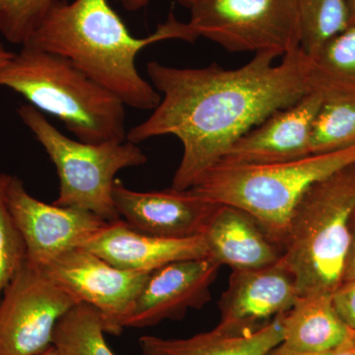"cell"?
Wrapping results in <instances>:
<instances>
[{"mask_svg":"<svg viewBox=\"0 0 355 355\" xmlns=\"http://www.w3.org/2000/svg\"><path fill=\"white\" fill-rule=\"evenodd\" d=\"M277 58L256 53L235 69L216 62L202 69L148 62L147 74L164 98L147 120L128 132L127 139L137 144L162 135L176 137L184 151L172 187L193 188L245 133L312 91L302 48L279 64L273 62Z\"/></svg>","mask_w":355,"mask_h":355,"instance_id":"1","label":"cell"},{"mask_svg":"<svg viewBox=\"0 0 355 355\" xmlns=\"http://www.w3.org/2000/svg\"><path fill=\"white\" fill-rule=\"evenodd\" d=\"M350 244L343 282L355 280V210L350 218ZM342 282V284H343Z\"/></svg>","mask_w":355,"mask_h":355,"instance_id":"26","label":"cell"},{"mask_svg":"<svg viewBox=\"0 0 355 355\" xmlns=\"http://www.w3.org/2000/svg\"><path fill=\"white\" fill-rule=\"evenodd\" d=\"M105 334L99 312L92 306L77 303L55 326L53 347L58 355H116Z\"/></svg>","mask_w":355,"mask_h":355,"instance_id":"21","label":"cell"},{"mask_svg":"<svg viewBox=\"0 0 355 355\" xmlns=\"http://www.w3.org/2000/svg\"><path fill=\"white\" fill-rule=\"evenodd\" d=\"M11 175L0 172V300L3 292L27 259L19 229L6 202V190Z\"/></svg>","mask_w":355,"mask_h":355,"instance_id":"24","label":"cell"},{"mask_svg":"<svg viewBox=\"0 0 355 355\" xmlns=\"http://www.w3.org/2000/svg\"><path fill=\"white\" fill-rule=\"evenodd\" d=\"M302 42L301 48L308 55L349 26L343 0H297Z\"/></svg>","mask_w":355,"mask_h":355,"instance_id":"22","label":"cell"},{"mask_svg":"<svg viewBox=\"0 0 355 355\" xmlns=\"http://www.w3.org/2000/svg\"><path fill=\"white\" fill-rule=\"evenodd\" d=\"M220 263L212 258L174 261L153 270L135 300L125 328H147L166 320L183 319L211 298Z\"/></svg>","mask_w":355,"mask_h":355,"instance_id":"11","label":"cell"},{"mask_svg":"<svg viewBox=\"0 0 355 355\" xmlns=\"http://www.w3.org/2000/svg\"><path fill=\"white\" fill-rule=\"evenodd\" d=\"M355 210V163L318 182L296 205L280 263L299 296L331 295L342 284Z\"/></svg>","mask_w":355,"mask_h":355,"instance_id":"4","label":"cell"},{"mask_svg":"<svg viewBox=\"0 0 355 355\" xmlns=\"http://www.w3.org/2000/svg\"><path fill=\"white\" fill-rule=\"evenodd\" d=\"M299 294L291 273L280 263L233 270L218 302L220 323L258 326L291 310Z\"/></svg>","mask_w":355,"mask_h":355,"instance_id":"14","label":"cell"},{"mask_svg":"<svg viewBox=\"0 0 355 355\" xmlns=\"http://www.w3.org/2000/svg\"><path fill=\"white\" fill-rule=\"evenodd\" d=\"M347 9L349 25H355V0H343Z\"/></svg>","mask_w":355,"mask_h":355,"instance_id":"30","label":"cell"},{"mask_svg":"<svg viewBox=\"0 0 355 355\" xmlns=\"http://www.w3.org/2000/svg\"><path fill=\"white\" fill-rule=\"evenodd\" d=\"M58 0H0V33L11 44L25 46Z\"/></svg>","mask_w":355,"mask_h":355,"instance_id":"23","label":"cell"},{"mask_svg":"<svg viewBox=\"0 0 355 355\" xmlns=\"http://www.w3.org/2000/svg\"><path fill=\"white\" fill-rule=\"evenodd\" d=\"M17 112L57 168L60 191L53 205L87 210L109 223L120 220L113 198L116 175L146 164L148 158L141 148L128 139L103 144L71 139L32 105H22Z\"/></svg>","mask_w":355,"mask_h":355,"instance_id":"6","label":"cell"},{"mask_svg":"<svg viewBox=\"0 0 355 355\" xmlns=\"http://www.w3.org/2000/svg\"><path fill=\"white\" fill-rule=\"evenodd\" d=\"M40 268L77 302L95 308L101 315L105 333L113 336L125 329L135 300L153 272L121 270L83 248L67 252Z\"/></svg>","mask_w":355,"mask_h":355,"instance_id":"9","label":"cell"},{"mask_svg":"<svg viewBox=\"0 0 355 355\" xmlns=\"http://www.w3.org/2000/svg\"><path fill=\"white\" fill-rule=\"evenodd\" d=\"M266 355H355V350L349 347L347 343L342 345V347H338V349L318 352H291V350L284 349V347L279 345L275 349L270 350Z\"/></svg>","mask_w":355,"mask_h":355,"instance_id":"27","label":"cell"},{"mask_svg":"<svg viewBox=\"0 0 355 355\" xmlns=\"http://www.w3.org/2000/svg\"><path fill=\"white\" fill-rule=\"evenodd\" d=\"M282 315L258 326L219 322L212 330L186 338L144 336L140 355H266L282 343Z\"/></svg>","mask_w":355,"mask_h":355,"instance_id":"16","label":"cell"},{"mask_svg":"<svg viewBox=\"0 0 355 355\" xmlns=\"http://www.w3.org/2000/svg\"><path fill=\"white\" fill-rule=\"evenodd\" d=\"M116 211L130 227L144 234L166 239H184L202 235L205 224L219 203L193 190L171 188L137 191L121 180L114 184Z\"/></svg>","mask_w":355,"mask_h":355,"instance_id":"12","label":"cell"},{"mask_svg":"<svg viewBox=\"0 0 355 355\" xmlns=\"http://www.w3.org/2000/svg\"><path fill=\"white\" fill-rule=\"evenodd\" d=\"M331 302L338 316L349 329H355V280L343 282L331 294Z\"/></svg>","mask_w":355,"mask_h":355,"instance_id":"25","label":"cell"},{"mask_svg":"<svg viewBox=\"0 0 355 355\" xmlns=\"http://www.w3.org/2000/svg\"><path fill=\"white\" fill-rule=\"evenodd\" d=\"M15 53H12V51L6 50V46H3V44L0 42V69L6 67L9 62L14 58Z\"/></svg>","mask_w":355,"mask_h":355,"instance_id":"29","label":"cell"},{"mask_svg":"<svg viewBox=\"0 0 355 355\" xmlns=\"http://www.w3.org/2000/svg\"><path fill=\"white\" fill-rule=\"evenodd\" d=\"M189 24L231 53L284 57L301 48L297 0H193Z\"/></svg>","mask_w":355,"mask_h":355,"instance_id":"7","label":"cell"},{"mask_svg":"<svg viewBox=\"0 0 355 355\" xmlns=\"http://www.w3.org/2000/svg\"><path fill=\"white\" fill-rule=\"evenodd\" d=\"M77 303L26 259L0 300V355H38L50 349L58 321Z\"/></svg>","mask_w":355,"mask_h":355,"instance_id":"8","label":"cell"},{"mask_svg":"<svg viewBox=\"0 0 355 355\" xmlns=\"http://www.w3.org/2000/svg\"><path fill=\"white\" fill-rule=\"evenodd\" d=\"M202 236L210 258L232 270L272 266L282 257L253 217L232 205H217Z\"/></svg>","mask_w":355,"mask_h":355,"instance_id":"17","label":"cell"},{"mask_svg":"<svg viewBox=\"0 0 355 355\" xmlns=\"http://www.w3.org/2000/svg\"><path fill=\"white\" fill-rule=\"evenodd\" d=\"M114 1L119 2L125 10L133 12V11L140 10V9L144 8V7L148 6L151 0H114ZM177 1L180 2L182 6L188 7L189 8L193 0H177Z\"/></svg>","mask_w":355,"mask_h":355,"instance_id":"28","label":"cell"},{"mask_svg":"<svg viewBox=\"0 0 355 355\" xmlns=\"http://www.w3.org/2000/svg\"><path fill=\"white\" fill-rule=\"evenodd\" d=\"M38 355H58L57 350H55V347H51L48 350H46V352H42V354H40Z\"/></svg>","mask_w":355,"mask_h":355,"instance_id":"32","label":"cell"},{"mask_svg":"<svg viewBox=\"0 0 355 355\" xmlns=\"http://www.w3.org/2000/svg\"><path fill=\"white\" fill-rule=\"evenodd\" d=\"M322 100L320 91H311L295 104L270 114L240 137L219 162L270 165L311 155V135Z\"/></svg>","mask_w":355,"mask_h":355,"instance_id":"13","label":"cell"},{"mask_svg":"<svg viewBox=\"0 0 355 355\" xmlns=\"http://www.w3.org/2000/svg\"><path fill=\"white\" fill-rule=\"evenodd\" d=\"M6 202L24 239L27 261L35 266L49 265L67 252L83 248L109 223L87 210L37 200L17 177L10 178Z\"/></svg>","mask_w":355,"mask_h":355,"instance_id":"10","label":"cell"},{"mask_svg":"<svg viewBox=\"0 0 355 355\" xmlns=\"http://www.w3.org/2000/svg\"><path fill=\"white\" fill-rule=\"evenodd\" d=\"M116 268L151 272L174 261L210 258L202 235L166 239L144 234L123 219L107 224L83 247Z\"/></svg>","mask_w":355,"mask_h":355,"instance_id":"15","label":"cell"},{"mask_svg":"<svg viewBox=\"0 0 355 355\" xmlns=\"http://www.w3.org/2000/svg\"><path fill=\"white\" fill-rule=\"evenodd\" d=\"M355 163V146L270 165L218 162L193 190L210 202L244 210L282 251L289 221L313 184Z\"/></svg>","mask_w":355,"mask_h":355,"instance_id":"5","label":"cell"},{"mask_svg":"<svg viewBox=\"0 0 355 355\" xmlns=\"http://www.w3.org/2000/svg\"><path fill=\"white\" fill-rule=\"evenodd\" d=\"M347 343L349 347H352V349L355 350V329L354 330H352V329H350L349 340H347Z\"/></svg>","mask_w":355,"mask_h":355,"instance_id":"31","label":"cell"},{"mask_svg":"<svg viewBox=\"0 0 355 355\" xmlns=\"http://www.w3.org/2000/svg\"><path fill=\"white\" fill-rule=\"evenodd\" d=\"M320 92L323 100L313 125L311 155L355 146V90L331 89Z\"/></svg>","mask_w":355,"mask_h":355,"instance_id":"19","label":"cell"},{"mask_svg":"<svg viewBox=\"0 0 355 355\" xmlns=\"http://www.w3.org/2000/svg\"><path fill=\"white\" fill-rule=\"evenodd\" d=\"M0 86L62 121L80 141L127 140L125 105L62 55L22 46L0 69Z\"/></svg>","mask_w":355,"mask_h":355,"instance_id":"3","label":"cell"},{"mask_svg":"<svg viewBox=\"0 0 355 355\" xmlns=\"http://www.w3.org/2000/svg\"><path fill=\"white\" fill-rule=\"evenodd\" d=\"M198 35L171 12L144 38H135L108 0H58L25 46L67 58L123 104L154 110L161 102L135 67L137 55L167 40L195 43Z\"/></svg>","mask_w":355,"mask_h":355,"instance_id":"2","label":"cell"},{"mask_svg":"<svg viewBox=\"0 0 355 355\" xmlns=\"http://www.w3.org/2000/svg\"><path fill=\"white\" fill-rule=\"evenodd\" d=\"M308 79L312 91L355 90V25L347 26L308 55Z\"/></svg>","mask_w":355,"mask_h":355,"instance_id":"20","label":"cell"},{"mask_svg":"<svg viewBox=\"0 0 355 355\" xmlns=\"http://www.w3.org/2000/svg\"><path fill=\"white\" fill-rule=\"evenodd\" d=\"M280 347L296 352L338 349L349 340L350 329L334 308L331 295L299 296L282 315Z\"/></svg>","mask_w":355,"mask_h":355,"instance_id":"18","label":"cell"}]
</instances>
